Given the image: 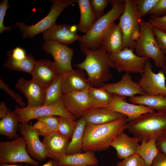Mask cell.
Listing matches in <instances>:
<instances>
[{
  "label": "cell",
  "mask_w": 166,
  "mask_h": 166,
  "mask_svg": "<svg viewBox=\"0 0 166 166\" xmlns=\"http://www.w3.org/2000/svg\"><path fill=\"white\" fill-rule=\"evenodd\" d=\"M156 144L159 152L166 156V134L156 140Z\"/></svg>",
  "instance_id": "cell-45"
},
{
  "label": "cell",
  "mask_w": 166,
  "mask_h": 166,
  "mask_svg": "<svg viewBox=\"0 0 166 166\" xmlns=\"http://www.w3.org/2000/svg\"><path fill=\"white\" fill-rule=\"evenodd\" d=\"M54 164L53 166H57V160H54Z\"/></svg>",
  "instance_id": "cell-50"
},
{
  "label": "cell",
  "mask_w": 166,
  "mask_h": 166,
  "mask_svg": "<svg viewBox=\"0 0 166 166\" xmlns=\"http://www.w3.org/2000/svg\"><path fill=\"white\" fill-rule=\"evenodd\" d=\"M38 121L33 125L39 136H44L53 132H57L59 117L54 116H42L36 119Z\"/></svg>",
  "instance_id": "cell-31"
},
{
  "label": "cell",
  "mask_w": 166,
  "mask_h": 166,
  "mask_svg": "<svg viewBox=\"0 0 166 166\" xmlns=\"http://www.w3.org/2000/svg\"><path fill=\"white\" fill-rule=\"evenodd\" d=\"M52 2L48 15L38 23L27 26L24 23H16V26L20 29L22 38H31L44 32L55 24L56 20L67 7L77 3V0H51Z\"/></svg>",
  "instance_id": "cell-7"
},
{
  "label": "cell",
  "mask_w": 166,
  "mask_h": 166,
  "mask_svg": "<svg viewBox=\"0 0 166 166\" xmlns=\"http://www.w3.org/2000/svg\"><path fill=\"white\" fill-rule=\"evenodd\" d=\"M128 121L123 117L105 124H87L85 128L82 150L93 152L106 150L125 129Z\"/></svg>",
  "instance_id": "cell-1"
},
{
  "label": "cell",
  "mask_w": 166,
  "mask_h": 166,
  "mask_svg": "<svg viewBox=\"0 0 166 166\" xmlns=\"http://www.w3.org/2000/svg\"><path fill=\"white\" fill-rule=\"evenodd\" d=\"M92 10L96 18L98 19L103 14L104 11L109 2L108 0H90Z\"/></svg>",
  "instance_id": "cell-37"
},
{
  "label": "cell",
  "mask_w": 166,
  "mask_h": 166,
  "mask_svg": "<svg viewBox=\"0 0 166 166\" xmlns=\"http://www.w3.org/2000/svg\"><path fill=\"white\" fill-rule=\"evenodd\" d=\"M142 19L137 10L136 0H125L124 9L118 24L122 34L123 49H134Z\"/></svg>",
  "instance_id": "cell-6"
},
{
  "label": "cell",
  "mask_w": 166,
  "mask_h": 166,
  "mask_svg": "<svg viewBox=\"0 0 166 166\" xmlns=\"http://www.w3.org/2000/svg\"><path fill=\"white\" fill-rule=\"evenodd\" d=\"M81 51L86 55L85 58L83 62L74 66L86 71L91 86L100 87L104 82L113 78L110 68H115V66L110 58L109 53L101 48L95 50Z\"/></svg>",
  "instance_id": "cell-2"
},
{
  "label": "cell",
  "mask_w": 166,
  "mask_h": 166,
  "mask_svg": "<svg viewBox=\"0 0 166 166\" xmlns=\"http://www.w3.org/2000/svg\"><path fill=\"white\" fill-rule=\"evenodd\" d=\"M42 48L45 52L52 56L59 74L73 69L71 61L74 54L73 49L53 40L45 41Z\"/></svg>",
  "instance_id": "cell-12"
},
{
  "label": "cell",
  "mask_w": 166,
  "mask_h": 166,
  "mask_svg": "<svg viewBox=\"0 0 166 166\" xmlns=\"http://www.w3.org/2000/svg\"><path fill=\"white\" fill-rule=\"evenodd\" d=\"M149 14L156 17L166 15V0H159Z\"/></svg>",
  "instance_id": "cell-43"
},
{
  "label": "cell",
  "mask_w": 166,
  "mask_h": 166,
  "mask_svg": "<svg viewBox=\"0 0 166 166\" xmlns=\"http://www.w3.org/2000/svg\"><path fill=\"white\" fill-rule=\"evenodd\" d=\"M80 12V19L78 28L87 33L97 20L91 9L89 0H77Z\"/></svg>",
  "instance_id": "cell-27"
},
{
  "label": "cell",
  "mask_w": 166,
  "mask_h": 166,
  "mask_svg": "<svg viewBox=\"0 0 166 166\" xmlns=\"http://www.w3.org/2000/svg\"><path fill=\"white\" fill-rule=\"evenodd\" d=\"M16 89L21 91L27 100L28 107L43 105L48 87L44 86L34 79L26 80L21 77L16 84Z\"/></svg>",
  "instance_id": "cell-14"
},
{
  "label": "cell",
  "mask_w": 166,
  "mask_h": 166,
  "mask_svg": "<svg viewBox=\"0 0 166 166\" xmlns=\"http://www.w3.org/2000/svg\"><path fill=\"white\" fill-rule=\"evenodd\" d=\"M113 94L131 97L136 94L146 95L138 82L133 81L129 73H126L119 81L111 83H104L101 87Z\"/></svg>",
  "instance_id": "cell-17"
},
{
  "label": "cell",
  "mask_w": 166,
  "mask_h": 166,
  "mask_svg": "<svg viewBox=\"0 0 166 166\" xmlns=\"http://www.w3.org/2000/svg\"><path fill=\"white\" fill-rule=\"evenodd\" d=\"M87 123L81 117L76 121V126L67 149L66 155L79 152L82 150L83 136Z\"/></svg>",
  "instance_id": "cell-32"
},
{
  "label": "cell",
  "mask_w": 166,
  "mask_h": 166,
  "mask_svg": "<svg viewBox=\"0 0 166 166\" xmlns=\"http://www.w3.org/2000/svg\"><path fill=\"white\" fill-rule=\"evenodd\" d=\"M159 0H136V9L141 18L149 14Z\"/></svg>",
  "instance_id": "cell-36"
},
{
  "label": "cell",
  "mask_w": 166,
  "mask_h": 166,
  "mask_svg": "<svg viewBox=\"0 0 166 166\" xmlns=\"http://www.w3.org/2000/svg\"><path fill=\"white\" fill-rule=\"evenodd\" d=\"M126 97L113 94V100L107 108L125 115L128 122L143 114L155 112L154 110L145 106L127 102L124 101Z\"/></svg>",
  "instance_id": "cell-16"
},
{
  "label": "cell",
  "mask_w": 166,
  "mask_h": 166,
  "mask_svg": "<svg viewBox=\"0 0 166 166\" xmlns=\"http://www.w3.org/2000/svg\"><path fill=\"white\" fill-rule=\"evenodd\" d=\"M11 111L7 107L6 104L3 101L0 103V118L1 119L6 116Z\"/></svg>",
  "instance_id": "cell-47"
},
{
  "label": "cell",
  "mask_w": 166,
  "mask_h": 166,
  "mask_svg": "<svg viewBox=\"0 0 166 166\" xmlns=\"http://www.w3.org/2000/svg\"><path fill=\"white\" fill-rule=\"evenodd\" d=\"M61 75L64 93L83 91L90 85L83 70L81 69H73Z\"/></svg>",
  "instance_id": "cell-21"
},
{
  "label": "cell",
  "mask_w": 166,
  "mask_h": 166,
  "mask_svg": "<svg viewBox=\"0 0 166 166\" xmlns=\"http://www.w3.org/2000/svg\"><path fill=\"white\" fill-rule=\"evenodd\" d=\"M116 166H145L143 159L137 153L118 162Z\"/></svg>",
  "instance_id": "cell-38"
},
{
  "label": "cell",
  "mask_w": 166,
  "mask_h": 166,
  "mask_svg": "<svg viewBox=\"0 0 166 166\" xmlns=\"http://www.w3.org/2000/svg\"><path fill=\"white\" fill-rule=\"evenodd\" d=\"M4 62L3 66L12 70L24 72L32 74L37 61L31 55H27L24 59L16 60L12 59L9 55Z\"/></svg>",
  "instance_id": "cell-30"
},
{
  "label": "cell",
  "mask_w": 166,
  "mask_h": 166,
  "mask_svg": "<svg viewBox=\"0 0 166 166\" xmlns=\"http://www.w3.org/2000/svg\"><path fill=\"white\" fill-rule=\"evenodd\" d=\"M98 164L97 158L93 152L89 151L83 153L79 152L65 155L57 160L59 165L70 166H96Z\"/></svg>",
  "instance_id": "cell-25"
},
{
  "label": "cell",
  "mask_w": 166,
  "mask_h": 166,
  "mask_svg": "<svg viewBox=\"0 0 166 166\" xmlns=\"http://www.w3.org/2000/svg\"><path fill=\"white\" fill-rule=\"evenodd\" d=\"M150 166H166V156L159 152Z\"/></svg>",
  "instance_id": "cell-46"
},
{
  "label": "cell",
  "mask_w": 166,
  "mask_h": 166,
  "mask_svg": "<svg viewBox=\"0 0 166 166\" xmlns=\"http://www.w3.org/2000/svg\"><path fill=\"white\" fill-rule=\"evenodd\" d=\"M152 67L148 59L145 64L144 71L138 82L146 95L166 96L165 74L161 69L155 73L152 71Z\"/></svg>",
  "instance_id": "cell-11"
},
{
  "label": "cell",
  "mask_w": 166,
  "mask_h": 166,
  "mask_svg": "<svg viewBox=\"0 0 166 166\" xmlns=\"http://www.w3.org/2000/svg\"><path fill=\"white\" fill-rule=\"evenodd\" d=\"M148 22L152 27L166 32V15L161 17L151 15Z\"/></svg>",
  "instance_id": "cell-40"
},
{
  "label": "cell",
  "mask_w": 166,
  "mask_h": 166,
  "mask_svg": "<svg viewBox=\"0 0 166 166\" xmlns=\"http://www.w3.org/2000/svg\"><path fill=\"white\" fill-rule=\"evenodd\" d=\"M139 142L136 137H129L123 132L113 140L111 146L116 151L118 157L123 159L136 153Z\"/></svg>",
  "instance_id": "cell-23"
},
{
  "label": "cell",
  "mask_w": 166,
  "mask_h": 166,
  "mask_svg": "<svg viewBox=\"0 0 166 166\" xmlns=\"http://www.w3.org/2000/svg\"><path fill=\"white\" fill-rule=\"evenodd\" d=\"M101 48L110 54H115L123 49V35L118 24H111L102 34Z\"/></svg>",
  "instance_id": "cell-20"
},
{
  "label": "cell",
  "mask_w": 166,
  "mask_h": 166,
  "mask_svg": "<svg viewBox=\"0 0 166 166\" xmlns=\"http://www.w3.org/2000/svg\"><path fill=\"white\" fill-rule=\"evenodd\" d=\"M127 129L140 141L157 140L166 134V112L143 114L129 121Z\"/></svg>",
  "instance_id": "cell-4"
},
{
  "label": "cell",
  "mask_w": 166,
  "mask_h": 166,
  "mask_svg": "<svg viewBox=\"0 0 166 166\" xmlns=\"http://www.w3.org/2000/svg\"><path fill=\"white\" fill-rule=\"evenodd\" d=\"M54 161V160L53 159L50 160L42 166H53Z\"/></svg>",
  "instance_id": "cell-48"
},
{
  "label": "cell",
  "mask_w": 166,
  "mask_h": 166,
  "mask_svg": "<svg viewBox=\"0 0 166 166\" xmlns=\"http://www.w3.org/2000/svg\"><path fill=\"white\" fill-rule=\"evenodd\" d=\"M112 7L97 20L89 31L78 40L81 50L93 51L101 48L100 41L103 33L113 23L119 18L125 6V0H112Z\"/></svg>",
  "instance_id": "cell-3"
},
{
  "label": "cell",
  "mask_w": 166,
  "mask_h": 166,
  "mask_svg": "<svg viewBox=\"0 0 166 166\" xmlns=\"http://www.w3.org/2000/svg\"><path fill=\"white\" fill-rule=\"evenodd\" d=\"M152 29L153 34L160 49L166 55V32L152 26Z\"/></svg>",
  "instance_id": "cell-39"
},
{
  "label": "cell",
  "mask_w": 166,
  "mask_h": 166,
  "mask_svg": "<svg viewBox=\"0 0 166 166\" xmlns=\"http://www.w3.org/2000/svg\"><path fill=\"white\" fill-rule=\"evenodd\" d=\"M134 50L125 48L115 54H110V58L118 72L141 74L143 73L145 64L149 59L137 56Z\"/></svg>",
  "instance_id": "cell-10"
},
{
  "label": "cell",
  "mask_w": 166,
  "mask_h": 166,
  "mask_svg": "<svg viewBox=\"0 0 166 166\" xmlns=\"http://www.w3.org/2000/svg\"><path fill=\"white\" fill-rule=\"evenodd\" d=\"M18 130L26 141L27 152L32 158L42 161L48 157L45 148L39 138L38 131L31 124L21 122Z\"/></svg>",
  "instance_id": "cell-13"
},
{
  "label": "cell",
  "mask_w": 166,
  "mask_h": 166,
  "mask_svg": "<svg viewBox=\"0 0 166 166\" xmlns=\"http://www.w3.org/2000/svg\"><path fill=\"white\" fill-rule=\"evenodd\" d=\"M87 124H99L126 117L121 113L112 111L107 108H92L82 117Z\"/></svg>",
  "instance_id": "cell-24"
},
{
  "label": "cell",
  "mask_w": 166,
  "mask_h": 166,
  "mask_svg": "<svg viewBox=\"0 0 166 166\" xmlns=\"http://www.w3.org/2000/svg\"><path fill=\"white\" fill-rule=\"evenodd\" d=\"M77 30L75 25L56 24L43 33V38L45 41L53 40L67 45L80 39Z\"/></svg>",
  "instance_id": "cell-18"
},
{
  "label": "cell",
  "mask_w": 166,
  "mask_h": 166,
  "mask_svg": "<svg viewBox=\"0 0 166 166\" xmlns=\"http://www.w3.org/2000/svg\"><path fill=\"white\" fill-rule=\"evenodd\" d=\"M0 166H30L29 164L25 165H15L13 164H0Z\"/></svg>",
  "instance_id": "cell-49"
},
{
  "label": "cell",
  "mask_w": 166,
  "mask_h": 166,
  "mask_svg": "<svg viewBox=\"0 0 166 166\" xmlns=\"http://www.w3.org/2000/svg\"><path fill=\"white\" fill-rule=\"evenodd\" d=\"M57 166H64V165H57Z\"/></svg>",
  "instance_id": "cell-51"
},
{
  "label": "cell",
  "mask_w": 166,
  "mask_h": 166,
  "mask_svg": "<svg viewBox=\"0 0 166 166\" xmlns=\"http://www.w3.org/2000/svg\"><path fill=\"white\" fill-rule=\"evenodd\" d=\"M8 54L14 60H21L24 59L26 57L25 51L22 48L19 47H17L11 52H8Z\"/></svg>",
  "instance_id": "cell-44"
},
{
  "label": "cell",
  "mask_w": 166,
  "mask_h": 166,
  "mask_svg": "<svg viewBox=\"0 0 166 166\" xmlns=\"http://www.w3.org/2000/svg\"><path fill=\"white\" fill-rule=\"evenodd\" d=\"M0 88L3 89L6 93L9 94L22 108L25 107L26 105L23 101L21 97L11 90L8 85L5 83L1 78H0Z\"/></svg>",
  "instance_id": "cell-41"
},
{
  "label": "cell",
  "mask_w": 166,
  "mask_h": 166,
  "mask_svg": "<svg viewBox=\"0 0 166 166\" xmlns=\"http://www.w3.org/2000/svg\"><path fill=\"white\" fill-rule=\"evenodd\" d=\"M137 56L152 59L156 67L166 74V56L160 49L152 31V26L142 19L140 35L134 48Z\"/></svg>",
  "instance_id": "cell-5"
},
{
  "label": "cell",
  "mask_w": 166,
  "mask_h": 166,
  "mask_svg": "<svg viewBox=\"0 0 166 166\" xmlns=\"http://www.w3.org/2000/svg\"><path fill=\"white\" fill-rule=\"evenodd\" d=\"M60 75L54 62L47 59H40L37 63L32 78L41 85L48 87Z\"/></svg>",
  "instance_id": "cell-22"
},
{
  "label": "cell",
  "mask_w": 166,
  "mask_h": 166,
  "mask_svg": "<svg viewBox=\"0 0 166 166\" xmlns=\"http://www.w3.org/2000/svg\"><path fill=\"white\" fill-rule=\"evenodd\" d=\"M88 89L82 91L64 93L63 94L62 99L65 108L76 118L81 117L93 108L88 95Z\"/></svg>",
  "instance_id": "cell-15"
},
{
  "label": "cell",
  "mask_w": 166,
  "mask_h": 166,
  "mask_svg": "<svg viewBox=\"0 0 166 166\" xmlns=\"http://www.w3.org/2000/svg\"><path fill=\"white\" fill-rule=\"evenodd\" d=\"M88 93L93 108H107L113 99V94L101 87L95 88L90 85Z\"/></svg>",
  "instance_id": "cell-29"
},
{
  "label": "cell",
  "mask_w": 166,
  "mask_h": 166,
  "mask_svg": "<svg viewBox=\"0 0 166 166\" xmlns=\"http://www.w3.org/2000/svg\"><path fill=\"white\" fill-rule=\"evenodd\" d=\"M128 101L134 104L146 106L157 112H166V96L140 95L130 97Z\"/></svg>",
  "instance_id": "cell-26"
},
{
  "label": "cell",
  "mask_w": 166,
  "mask_h": 166,
  "mask_svg": "<svg viewBox=\"0 0 166 166\" xmlns=\"http://www.w3.org/2000/svg\"><path fill=\"white\" fill-rule=\"evenodd\" d=\"M156 141V140L153 138L148 141L143 140L139 146L136 153L143 159L145 166H150L159 153Z\"/></svg>",
  "instance_id": "cell-33"
},
{
  "label": "cell",
  "mask_w": 166,
  "mask_h": 166,
  "mask_svg": "<svg viewBox=\"0 0 166 166\" xmlns=\"http://www.w3.org/2000/svg\"><path fill=\"white\" fill-rule=\"evenodd\" d=\"M63 93L62 76L60 74L48 87L44 105H51L56 103L61 99Z\"/></svg>",
  "instance_id": "cell-34"
},
{
  "label": "cell",
  "mask_w": 166,
  "mask_h": 166,
  "mask_svg": "<svg viewBox=\"0 0 166 166\" xmlns=\"http://www.w3.org/2000/svg\"><path fill=\"white\" fill-rule=\"evenodd\" d=\"M18 115L20 123L28 122L33 119L42 116H54L64 117L76 121L77 118L65 108L62 99L51 105H42L34 107H15L14 111Z\"/></svg>",
  "instance_id": "cell-9"
},
{
  "label": "cell",
  "mask_w": 166,
  "mask_h": 166,
  "mask_svg": "<svg viewBox=\"0 0 166 166\" xmlns=\"http://www.w3.org/2000/svg\"><path fill=\"white\" fill-rule=\"evenodd\" d=\"M60 121L57 132L71 139L76 126V121L64 117H59Z\"/></svg>",
  "instance_id": "cell-35"
},
{
  "label": "cell",
  "mask_w": 166,
  "mask_h": 166,
  "mask_svg": "<svg viewBox=\"0 0 166 166\" xmlns=\"http://www.w3.org/2000/svg\"><path fill=\"white\" fill-rule=\"evenodd\" d=\"M25 138L19 136L13 140L0 142V164L26 163L38 166V162L33 159L27 150Z\"/></svg>",
  "instance_id": "cell-8"
},
{
  "label": "cell",
  "mask_w": 166,
  "mask_h": 166,
  "mask_svg": "<svg viewBox=\"0 0 166 166\" xmlns=\"http://www.w3.org/2000/svg\"><path fill=\"white\" fill-rule=\"evenodd\" d=\"M20 122L18 115L11 111L0 120V134L10 139L20 136L17 134Z\"/></svg>",
  "instance_id": "cell-28"
},
{
  "label": "cell",
  "mask_w": 166,
  "mask_h": 166,
  "mask_svg": "<svg viewBox=\"0 0 166 166\" xmlns=\"http://www.w3.org/2000/svg\"><path fill=\"white\" fill-rule=\"evenodd\" d=\"M44 137L42 142L46 149L47 157L59 160L66 155L70 139L57 132Z\"/></svg>",
  "instance_id": "cell-19"
},
{
  "label": "cell",
  "mask_w": 166,
  "mask_h": 166,
  "mask_svg": "<svg viewBox=\"0 0 166 166\" xmlns=\"http://www.w3.org/2000/svg\"><path fill=\"white\" fill-rule=\"evenodd\" d=\"M7 0H4L0 3V34L5 31L10 30L12 26L6 27L3 24L4 17L7 10L9 8Z\"/></svg>",
  "instance_id": "cell-42"
}]
</instances>
